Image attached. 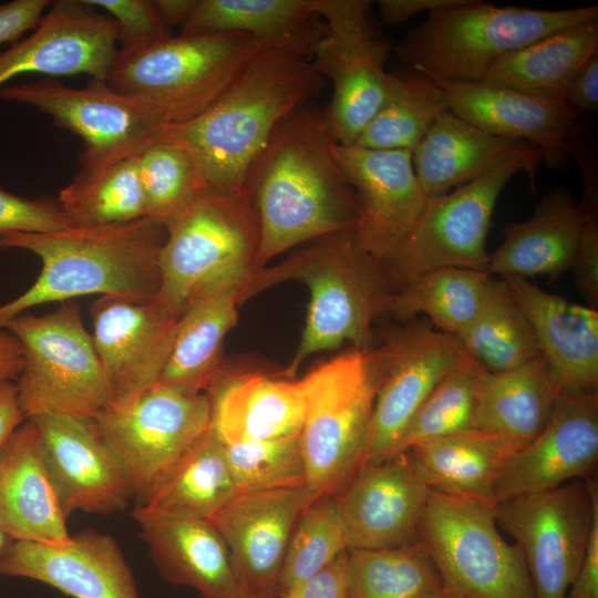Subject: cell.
Masks as SVG:
<instances>
[{
	"label": "cell",
	"mask_w": 598,
	"mask_h": 598,
	"mask_svg": "<svg viewBox=\"0 0 598 598\" xmlns=\"http://www.w3.org/2000/svg\"><path fill=\"white\" fill-rule=\"evenodd\" d=\"M495 281L487 271L454 267L431 270L394 290L386 311L406 321L423 313L434 328L456 337L480 313Z\"/></svg>",
	"instance_id": "cell-37"
},
{
	"label": "cell",
	"mask_w": 598,
	"mask_h": 598,
	"mask_svg": "<svg viewBox=\"0 0 598 598\" xmlns=\"http://www.w3.org/2000/svg\"><path fill=\"white\" fill-rule=\"evenodd\" d=\"M306 413L300 440L311 502L336 495L365 464L367 437L380 383L374 349H352L300 379Z\"/></svg>",
	"instance_id": "cell-7"
},
{
	"label": "cell",
	"mask_w": 598,
	"mask_h": 598,
	"mask_svg": "<svg viewBox=\"0 0 598 598\" xmlns=\"http://www.w3.org/2000/svg\"><path fill=\"white\" fill-rule=\"evenodd\" d=\"M419 540L441 579V598H534L518 545L502 536L494 507L431 491Z\"/></svg>",
	"instance_id": "cell-10"
},
{
	"label": "cell",
	"mask_w": 598,
	"mask_h": 598,
	"mask_svg": "<svg viewBox=\"0 0 598 598\" xmlns=\"http://www.w3.org/2000/svg\"><path fill=\"white\" fill-rule=\"evenodd\" d=\"M338 145L326 112L307 103L277 125L244 182L259 226L249 274L298 245L357 227L358 204Z\"/></svg>",
	"instance_id": "cell-1"
},
{
	"label": "cell",
	"mask_w": 598,
	"mask_h": 598,
	"mask_svg": "<svg viewBox=\"0 0 598 598\" xmlns=\"http://www.w3.org/2000/svg\"><path fill=\"white\" fill-rule=\"evenodd\" d=\"M436 84L444 90L450 110L484 132L537 146L550 166L564 164L570 154L576 111L565 101L486 81Z\"/></svg>",
	"instance_id": "cell-25"
},
{
	"label": "cell",
	"mask_w": 598,
	"mask_h": 598,
	"mask_svg": "<svg viewBox=\"0 0 598 598\" xmlns=\"http://www.w3.org/2000/svg\"><path fill=\"white\" fill-rule=\"evenodd\" d=\"M582 224V212L571 194L555 187L543 195L533 216L503 227L504 240L489 254L488 274L549 276L571 268Z\"/></svg>",
	"instance_id": "cell-33"
},
{
	"label": "cell",
	"mask_w": 598,
	"mask_h": 598,
	"mask_svg": "<svg viewBox=\"0 0 598 598\" xmlns=\"http://www.w3.org/2000/svg\"><path fill=\"white\" fill-rule=\"evenodd\" d=\"M338 158L358 204L357 238L382 261L412 229L427 200L415 176L412 152L339 144Z\"/></svg>",
	"instance_id": "cell-21"
},
{
	"label": "cell",
	"mask_w": 598,
	"mask_h": 598,
	"mask_svg": "<svg viewBox=\"0 0 598 598\" xmlns=\"http://www.w3.org/2000/svg\"><path fill=\"white\" fill-rule=\"evenodd\" d=\"M525 143L484 132L447 110L413 148V168L425 196L437 197L489 174Z\"/></svg>",
	"instance_id": "cell-32"
},
{
	"label": "cell",
	"mask_w": 598,
	"mask_h": 598,
	"mask_svg": "<svg viewBox=\"0 0 598 598\" xmlns=\"http://www.w3.org/2000/svg\"><path fill=\"white\" fill-rule=\"evenodd\" d=\"M166 236L165 226L147 216L124 224L71 227L51 234H0V248L28 250L42 262L33 285L0 305V327L32 307L86 295L135 301L155 298Z\"/></svg>",
	"instance_id": "cell-3"
},
{
	"label": "cell",
	"mask_w": 598,
	"mask_h": 598,
	"mask_svg": "<svg viewBox=\"0 0 598 598\" xmlns=\"http://www.w3.org/2000/svg\"><path fill=\"white\" fill-rule=\"evenodd\" d=\"M349 549L278 598H347Z\"/></svg>",
	"instance_id": "cell-50"
},
{
	"label": "cell",
	"mask_w": 598,
	"mask_h": 598,
	"mask_svg": "<svg viewBox=\"0 0 598 598\" xmlns=\"http://www.w3.org/2000/svg\"><path fill=\"white\" fill-rule=\"evenodd\" d=\"M455 338L463 351L494 373L516 369L540 354L532 323L503 278Z\"/></svg>",
	"instance_id": "cell-41"
},
{
	"label": "cell",
	"mask_w": 598,
	"mask_h": 598,
	"mask_svg": "<svg viewBox=\"0 0 598 598\" xmlns=\"http://www.w3.org/2000/svg\"><path fill=\"white\" fill-rule=\"evenodd\" d=\"M85 2L103 9L114 20L120 49L145 45L171 35L154 0H85Z\"/></svg>",
	"instance_id": "cell-47"
},
{
	"label": "cell",
	"mask_w": 598,
	"mask_h": 598,
	"mask_svg": "<svg viewBox=\"0 0 598 598\" xmlns=\"http://www.w3.org/2000/svg\"><path fill=\"white\" fill-rule=\"evenodd\" d=\"M132 516L165 580L193 588L202 598H238L241 579L213 523L142 504L135 506Z\"/></svg>",
	"instance_id": "cell-26"
},
{
	"label": "cell",
	"mask_w": 598,
	"mask_h": 598,
	"mask_svg": "<svg viewBox=\"0 0 598 598\" xmlns=\"http://www.w3.org/2000/svg\"><path fill=\"white\" fill-rule=\"evenodd\" d=\"M582 224L571 265L577 288L589 306L598 307V193L586 192L578 203Z\"/></svg>",
	"instance_id": "cell-49"
},
{
	"label": "cell",
	"mask_w": 598,
	"mask_h": 598,
	"mask_svg": "<svg viewBox=\"0 0 598 598\" xmlns=\"http://www.w3.org/2000/svg\"><path fill=\"white\" fill-rule=\"evenodd\" d=\"M447 110V96L439 84L412 70L391 73L383 102L353 144L412 152Z\"/></svg>",
	"instance_id": "cell-39"
},
{
	"label": "cell",
	"mask_w": 598,
	"mask_h": 598,
	"mask_svg": "<svg viewBox=\"0 0 598 598\" xmlns=\"http://www.w3.org/2000/svg\"><path fill=\"white\" fill-rule=\"evenodd\" d=\"M322 80L310 60L260 47L209 109L166 125L159 140L187 151L206 190L241 194L249 166L277 125L317 95Z\"/></svg>",
	"instance_id": "cell-2"
},
{
	"label": "cell",
	"mask_w": 598,
	"mask_h": 598,
	"mask_svg": "<svg viewBox=\"0 0 598 598\" xmlns=\"http://www.w3.org/2000/svg\"><path fill=\"white\" fill-rule=\"evenodd\" d=\"M94 419L144 504L210 430V403L205 392L157 382L130 404L107 406Z\"/></svg>",
	"instance_id": "cell-13"
},
{
	"label": "cell",
	"mask_w": 598,
	"mask_h": 598,
	"mask_svg": "<svg viewBox=\"0 0 598 598\" xmlns=\"http://www.w3.org/2000/svg\"><path fill=\"white\" fill-rule=\"evenodd\" d=\"M261 45L246 33L167 35L118 49L107 84L153 106L167 125L204 113Z\"/></svg>",
	"instance_id": "cell-6"
},
{
	"label": "cell",
	"mask_w": 598,
	"mask_h": 598,
	"mask_svg": "<svg viewBox=\"0 0 598 598\" xmlns=\"http://www.w3.org/2000/svg\"><path fill=\"white\" fill-rule=\"evenodd\" d=\"M114 20L85 0H55L34 31L0 52V89L22 74L107 80L117 53Z\"/></svg>",
	"instance_id": "cell-20"
},
{
	"label": "cell",
	"mask_w": 598,
	"mask_h": 598,
	"mask_svg": "<svg viewBox=\"0 0 598 598\" xmlns=\"http://www.w3.org/2000/svg\"><path fill=\"white\" fill-rule=\"evenodd\" d=\"M90 313L93 343L110 391L109 406L127 405L158 382L179 318L156 298L135 301L101 296Z\"/></svg>",
	"instance_id": "cell-17"
},
{
	"label": "cell",
	"mask_w": 598,
	"mask_h": 598,
	"mask_svg": "<svg viewBox=\"0 0 598 598\" xmlns=\"http://www.w3.org/2000/svg\"><path fill=\"white\" fill-rule=\"evenodd\" d=\"M248 272L224 277L204 288L178 319L175 342L159 383L192 393L205 392L223 369L226 334L238 318Z\"/></svg>",
	"instance_id": "cell-30"
},
{
	"label": "cell",
	"mask_w": 598,
	"mask_h": 598,
	"mask_svg": "<svg viewBox=\"0 0 598 598\" xmlns=\"http://www.w3.org/2000/svg\"><path fill=\"white\" fill-rule=\"evenodd\" d=\"M597 52L598 20L575 23L504 55L483 81L565 101L570 82Z\"/></svg>",
	"instance_id": "cell-35"
},
{
	"label": "cell",
	"mask_w": 598,
	"mask_h": 598,
	"mask_svg": "<svg viewBox=\"0 0 598 598\" xmlns=\"http://www.w3.org/2000/svg\"><path fill=\"white\" fill-rule=\"evenodd\" d=\"M484 368L465 351L415 412L395 454L475 426L478 380Z\"/></svg>",
	"instance_id": "cell-43"
},
{
	"label": "cell",
	"mask_w": 598,
	"mask_h": 598,
	"mask_svg": "<svg viewBox=\"0 0 598 598\" xmlns=\"http://www.w3.org/2000/svg\"><path fill=\"white\" fill-rule=\"evenodd\" d=\"M395 328L374 349L380 383L370 420L365 463L395 455L400 439L421 404L458 360L457 339L414 320Z\"/></svg>",
	"instance_id": "cell-16"
},
{
	"label": "cell",
	"mask_w": 598,
	"mask_h": 598,
	"mask_svg": "<svg viewBox=\"0 0 598 598\" xmlns=\"http://www.w3.org/2000/svg\"><path fill=\"white\" fill-rule=\"evenodd\" d=\"M224 448L237 494L306 487L300 433L224 444Z\"/></svg>",
	"instance_id": "cell-46"
},
{
	"label": "cell",
	"mask_w": 598,
	"mask_h": 598,
	"mask_svg": "<svg viewBox=\"0 0 598 598\" xmlns=\"http://www.w3.org/2000/svg\"><path fill=\"white\" fill-rule=\"evenodd\" d=\"M597 507L598 487L592 478L496 503V523L520 548L534 598H567Z\"/></svg>",
	"instance_id": "cell-15"
},
{
	"label": "cell",
	"mask_w": 598,
	"mask_h": 598,
	"mask_svg": "<svg viewBox=\"0 0 598 598\" xmlns=\"http://www.w3.org/2000/svg\"><path fill=\"white\" fill-rule=\"evenodd\" d=\"M430 493L406 451L365 463L334 495L349 549L389 548L416 540Z\"/></svg>",
	"instance_id": "cell-22"
},
{
	"label": "cell",
	"mask_w": 598,
	"mask_h": 598,
	"mask_svg": "<svg viewBox=\"0 0 598 598\" xmlns=\"http://www.w3.org/2000/svg\"><path fill=\"white\" fill-rule=\"evenodd\" d=\"M462 2L463 0H380L378 7L385 23L399 25L421 12L430 13Z\"/></svg>",
	"instance_id": "cell-54"
},
{
	"label": "cell",
	"mask_w": 598,
	"mask_h": 598,
	"mask_svg": "<svg viewBox=\"0 0 598 598\" xmlns=\"http://www.w3.org/2000/svg\"><path fill=\"white\" fill-rule=\"evenodd\" d=\"M11 539L0 530V553L8 546Z\"/></svg>",
	"instance_id": "cell-59"
},
{
	"label": "cell",
	"mask_w": 598,
	"mask_h": 598,
	"mask_svg": "<svg viewBox=\"0 0 598 598\" xmlns=\"http://www.w3.org/2000/svg\"><path fill=\"white\" fill-rule=\"evenodd\" d=\"M19 341L23 367L18 398L27 419L68 415L94 419L111 404L109 386L79 303L52 312L21 313L2 327Z\"/></svg>",
	"instance_id": "cell-8"
},
{
	"label": "cell",
	"mask_w": 598,
	"mask_h": 598,
	"mask_svg": "<svg viewBox=\"0 0 598 598\" xmlns=\"http://www.w3.org/2000/svg\"><path fill=\"white\" fill-rule=\"evenodd\" d=\"M32 419L0 447V530L11 540L61 543L71 535Z\"/></svg>",
	"instance_id": "cell-28"
},
{
	"label": "cell",
	"mask_w": 598,
	"mask_h": 598,
	"mask_svg": "<svg viewBox=\"0 0 598 598\" xmlns=\"http://www.w3.org/2000/svg\"><path fill=\"white\" fill-rule=\"evenodd\" d=\"M197 2L198 0H154L157 12L168 30L174 25L181 28L196 8Z\"/></svg>",
	"instance_id": "cell-57"
},
{
	"label": "cell",
	"mask_w": 598,
	"mask_h": 598,
	"mask_svg": "<svg viewBox=\"0 0 598 598\" xmlns=\"http://www.w3.org/2000/svg\"><path fill=\"white\" fill-rule=\"evenodd\" d=\"M528 317L540 353L563 389L597 392L598 311L518 276L502 277Z\"/></svg>",
	"instance_id": "cell-29"
},
{
	"label": "cell",
	"mask_w": 598,
	"mask_h": 598,
	"mask_svg": "<svg viewBox=\"0 0 598 598\" xmlns=\"http://www.w3.org/2000/svg\"><path fill=\"white\" fill-rule=\"evenodd\" d=\"M23 367L22 349L17 338L0 328V379L18 378Z\"/></svg>",
	"instance_id": "cell-56"
},
{
	"label": "cell",
	"mask_w": 598,
	"mask_h": 598,
	"mask_svg": "<svg viewBox=\"0 0 598 598\" xmlns=\"http://www.w3.org/2000/svg\"><path fill=\"white\" fill-rule=\"evenodd\" d=\"M238 598H276V597L252 591L243 585V588L240 590Z\"/></svg>",
	"instance_id": "cell-58"
},
{
	"label": "cell",
	"mask_w": 598,
	"mask_h": 598,
	"mask_svg": "<svg viewBox=\"0 0 598 598\" xmlns=\"http://www.w3.org/2000/svg\"><path fill=\"white\" fill-rule=\"evenodd\" d=\"M0 575L37 580L72 598H140L116 540L94 529L61 543L11 540L0 553Z\"/></svg>",
	"instance_id": "cell-23"
},
{
	"label": "cell",
	"mask_w": 598,
	"mask_h": 598,
	"mask_svg": "<svg viewBox=\"0 0 598 598\" xmlns=\"http://www.w3.org/2000/svg\"><path fill=\"white\" fill-rule=\"evenodd\" d=\"M561 390L542 353L509 371L484 369L474 429L496 436L511 455L546 426Z\"/></svg>",
	"instance_id": "cell-31"
},
{
	"label": "cell",
	"mask_w": 598,
	"mask_h": 598,
	"mask_svg": "<svg viewBox=\"0 0 598 598\" xmlns=\"http://www.w3.org/2000/svg\"><path fill=\"white\" fill-rule=\"evenodd\" d=\"M137 169L147 217L165 228L206 192L190 155L168 141L142 151Z\"/></svg>",
	"instance_id": "cell-44"
},
{
	"label": "cell",
	"mask_w": 598,
	"mask_h": 598,
	"mask_svg": "<svg viewBox=\"0 0 598 598\" xmlns=\"http://www.w3.org/2000/svg\"><path fill=\"white\" fill-rule=\"evenodd\" d=\"M181 34L246 33L311 61L326 25L311 0H198Z\"/></svg>",
	"instance_id": "cell-34"
},
{
	"label": "cell",
	"mask_w": 598,
	"mask_h": 598,
	"mask_svg": "<svg viewBox=\"0 0 598 598\" xmlns=\"http://www.w3.org/2000/svg\"><path fill=\"white\" fill-rule=\"evenodd\" d=\"M589 20H598V6L544 10L463 0L430 12L394 47V53L410 70L435 83L478 82L504 55Z\"/></svg>",
	"instance_id": "cell-5"
},
{
	"label": "cell",
	"mask_w": 598,
	"mask_h": 598,
	"mask_svg": "<svg viewBox=\"0 0 598 598\" xmlns=\"http://www.w3.org/2000/svg\"><path fill=\"white\" fill-rule=\"evenodd\" d=\"M543 159V152L526 142L512 158L489 174L442 196L427 198L412 229L381 261L394 290L440 268L487 271L486 239L497 198L519 171L527 172L535 190V172Z\"/></svg>",
	"instance_id": "cell-9"
},
{
	"label": "cell",
	"mask_w": 598,
	"mask_h": 598,
	"mask_svg": "<svg viewBox=\"0 0 598 598\" xmlns=\"http://www.w3.org/2000/svg\"><path fill=\"white\" fill-rule=\"evenodd\" d=\"M310 503L305 487L238 493L217 514L212 523L245 587L277 598L290 536Z\"/></svg>",
	"instance_id": "cell-24"
},
{
	"label": "cell",
	"mask_w": 598,
	"mask_h": 598,
	"mask_svg": "<svg viewBox=\"0 0 598 598\" xmlns=\"http://www.w3.org/2000/svg\"><path fill=\"white\" fill-rule=\"evenodd\" d=\"M25 419L20 408L17 384L0 379V447Z\"/></svg>",
	"instance_id": "cell-55"
},
{
	"label": "cell",
	"mask_w": 598,
	"mask_h": 598,
	"mask_svg": "<svg viewBox=\"0 0 598 598\" xmlns=\"http://www.w3.org/2000/svg\"><path fill=\"white\" fill-rule=\"evenodd\" d=\"M236 494L224 444L210 429L142 505L212 523Z\"/></svg>",
	"instance_id": "cell-38"
},
{
	"label": "cell",
	"mask_w": 598,
	"mask_h": 598,
	"mask_svg": "<svg viewBox=\"0 0 598 598\" xmlns=\"http://www.w3.org/2000/svg\"><path fill=\"white\" fill-rule=\"evenodd\" d=\"M349 549L334 495L311 502L290 536L277 587V598L313 576Z\"/></svg>",
	"instance_id": "cell-45"
},
{
	"label": "cell",
	"mask_w": 598,
	"mask_h": 598,
	"mask_svg": "<svg viewBox=\"0 0 598 598\" xmlns=\"http://www.w3.org/2000/svg\"><path fill=\"white\" fill-rule=\"evenodd\" d=\"M50 4L48 0L0 2V44H12L27 31L35 29Z\"/></svg>",
	"instance_id": "cell-51"
},
{
	"label": "cell",
	"mask_w": 598,
	"mask_h": 598,
	"mask_svg": "<svg viewBox=\"0 0 598 598\" xmlns=\"http://www.w3.org/2000/svg\"><path fill=\"white\" fill-rule=\"evenodd\" d=\"M210 429L224 444L300 433L306 401L300 380L224 368L206 391Z\"/></svg>",
	"instance_id": "cell-27"
},
{
	"label": "cell",
	"mask_w": 598,
	"mask_h": 598,
	"mask_svg": "<svg viewBox=\"0 0 598 598\" xmlns=\"http://www.w3.org/2000/svg\"><path fill=\"white\" fill-rule=\"evenodd\" d=\"M326 25L311 63L333 91L326 115L339 144H353L386 94L391 50L372 19L368 0H311Z\"/></svg>",
	"instance_id": "cell-14"
},
{
	"label": "cell",
	"mask_w": 598,
	"mask_h": 598,
	"mask_svg": "<svg viewBox=\"0 0 598 598\" xmlns=\"http://www.w3.org/2000/svg\"><path fill=\"white\" fill-rule=\"evenodd\" d=\"M347 598H441V579L419 540L349 549Z\"/></svg>",
	"instance_id": "cell-40"
},
{
	"label": "cell",
	"mask_w": 598,
	"mask_h": 598,
	"mask_svg": "<svg viewBox=\"0 0 598 598\" xmlns=\"http://www.w3.org/2000/svg\"><path fill=\"white\" fill-rule=\"evenodd\" d=\"M30 419L38 427L43 461L66 517L74 511L109 515L127 507L134 488L95 419Z\"/></svg>",
	"instance_id": "cell-18"
},
{
	"label": "cell",
	"mask_w": 598,
	"mask_h": 598,
	"mask_svg": "<svg viewBox=\"0 0 598 598\" xmlns=\"http://www.w3.org/2000/svg\"><path fill=\"white\" fill-rule=\"evenodd\" d=\"M567 598H598V507L594 513L582 563Z\"/></svg>",
	"instance_id": "cell-52"
},
{
	"label": "cell",
	"mask_w": 598,
	"mask_h": 598,
	"mask_svg": "<svg viewBox=\"0 0 598 598\" xmlns=\"http://www.w3.org/2000/svg\"><path fill=\"white\" fill-rule=\"evenodd\" d=\"M406 452L431 491L496 505L495 481L509 456L496 436L473 429L414 445Z\"/></svg>",
	"instance_id": "cell-36"
},
{
	"label": "cell",
	"mask_w": 598,
	"mask_h": 598,
	"mask_svg": "<svg viewBox=\"0 0 598 598\" xmlns=\"http://www.w3.org/2000/svg\"><path fill=\"white\" fill-rule=\"evenodd\" d=\"M68 228L56 199L22 197L0 187V234H51Z\"/></svg>",
	"instance_id": "cell-48"
},
{
	"label": "cell",
	"mask_w": 598,
	"mask_h": 598,
	"mask_svg": "<svg viewBox=\"0 0 598 598\" xmlns=\"http://www.w3.org/2000/svg\"><path fill=\"white\" fill-rule=\"evenodd\" d=\"M0 99L32 106L83 141L79 176L99 175L137 156L161 138L167 125L150 104L118 93L105 80L90 79L85 87L65 86L51 78L0 89Z\"/></svg>",
	"instance_id": "cell-12"
},
{
	"label": "cell",
	"mask_w": 598,
	"mask_h": 598,
	"mask_svg": "<svg viewBox=\"0 0 598 598\" xmlns=\"http://www.w3.org/2000/svg\"><path fill=\"white\" fill-rule=\"evenodd\" d=\"M565 102L575 111L598 109V52L577 72L565 94Z\"/></svg>",
	"instance_id": "cell-53"
},
{
	"label": "cell",
	"mask_w": 598,
	"mask_h": 598,
	"mask_svg": "<svg viewBox=\"0 0 598 598\" xmlns=\"http://www.w3.org/2000/svg\"><path fill=\"white\" fill-rule=\"evenodd\" d=\"M598 458V395L563 389L542 432L503 463L496 503L589 480Z\"/></svg>",
	"instance_id": "cell-19"
},
{
	"label": "cell",
	"mask_w": 598,
	"mask_h": 598,
	"mask_svg": "<svg viewBox=\"0 0 598 598\" xmlns=\"http://www.w3.org/2000/svg\"><path fill=\"white\" fill-rule=\"evenodd\" d=\"M166 231L155 298L178 318L207 286L233 274L251 271L259 226L245 193L206 190Z\"/></svg>",
	"instance_id": "cell-11"
},
{
	"label": "cell",
	"mask_w": 598,
	"mask_h": 598,
	"mask_svg": "<svg viewBox=\"0 0 598 598\" xmlns=\"http://www.w3.org/2000/svg\"><path fill=\"white\" fill-rule=\"evenodd\" d=\"M274 266L251 272L240 301L288 280L300 281L310 293L305 329L290 364L293 379L312 354L339 348L370 349L371 327L386 311L392 290L381 261L360 245L354 229L322 236Z\"/></svg>",
	"instance_id": "cell-4"
},
{
	"label": "cell",
	"mask_w": 598,
	"mask_h": 598,
	"mask_svg": "<svg viewBox=\"0 0 598 598\" xmlns=\"http://www.w3.org/2000/svg\"><path fill=\"white\" fill-rule=\"evenodd\" d=\"M58 204L70 227H97L146 217L137 156L121 161L99 175H74L61 189Z\"/></svg>",
	"instance_id": "cell-42"
}]
</instances>
